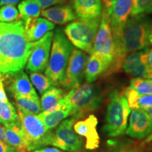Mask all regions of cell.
<instances>
[{
	"label": "cell",
	"instance_id": "6da1fadb",
	"mask_svg": "<svg viewBox=\"0 0 152 152\" xmlns=\"http://www.w3.org/2000/svg\"><path fill=\"white\" fill-rule=\"evenodd\" d=\"M33 47L22 20L0 22V73L11 75L23 70Z\"/></svg>",
	"mask_w": 152,
	"mask_h": 152
},
{
	"label": "cell",
	"instance_id": "7a4b0ae2",
	"mask_svg": "<svg viewBox=\"0 0 152 152\" xmlns=\"http://www.w3.org/2000/svg\"><path fill=\"white\" fill-rule=\"evenodd\" d=\"M151 26V18L146 14L136 15L128 18L120 42L115 48L113 62L104 73L106 75L121 71L123 60L128 54L149 48Z\"/></svg>",
	"mask_w": 152,
	"mask_h": 152
},
{
	"label": "cell",
	"instance_id": "3957f363",
	"mask_svg": "<svg viewBox=\"0 0 152 152\" xmlns=\"http://www.w3.org/2000/svg\"><path fill=\"white\" fill-rule=\"evenodd\" d=\"M74 48L61 28L54 33L51 54L45 69V75L54 85H60L64 79L71 52Z\"/></svg>",
	"mask_w": 152,
	"mask_h": 152
},
{
	"label": "cell",
	"instance_id": "277c9868",
	"mask_svg": "<svg viewBox=\"0 0 152 152\" xmlns=\"http://www.w3.org/2000/svg\"><path fill=\"white\" fill-rule=\"evenodd\" d=\"M65 96L71 104L70 115L75 121L96 111L103 102L101 87L89 83L72 89Z\"/></svg>",
	"mask_w": 152,
	"mask_h": 152
},
{
	"label": "cell",
	"instance_id": "5b68a950",
	"mask_svg": "<svg viewBox=\"0 0 152 152\" xmlns=\"http://www.w3.org/2000/svg\"><path fill=\"white\" fill-rule=\"evenodd\" d=\"M130 113L124 90H115L109 95L106 107L104 131L109 137H115L125 134Z\"/></svg>",
	"mask_w": 152,
	"mask_h": 152
},
{
	"label": "cell",
	"instance_id": "8992f818",
	"mask_svg": "<svg viewBox=\"0 0 152 152\" xmlns=\"http://www.w3.org/2000/svg\"><path fill=\"white\" fill-rule=\"evenodd\" d=\"M18 121L28 143V151L51 145L53 130H48L37 115L18 110Z\"/></svg>",
	"mask_w": 152,
	"mask_h": 152
},
{
	"label": "cell",
	"instance_id": "52a82bcc",
	"mask_svg": "<svg viewBox=\"0 0 152 152\" xmlns=\"http://www.w3.org/2000/svg\"><path fill=\"white\" fill-rule=\"evenodd\" d=\"M100 20L101 17L92 20H75L66 26L64 34L73 46L90 54Z\"/></svg>",
	"mask_w": 152,
	"mask_h": 152
},
{
	"label": "cell",
	"instance_id": "ba28073f",
	"mask_svg": "<svg viewBox=\"0 0 152 152\" xmlns=\"http://www.w3.org/2000/svg\"><path fill=\"white\" fill-rule=\"evenodd\" d=\"M109 17L102 11L99 26L95 36L92 50L89 54L98 55L109 62L111 65L115 50Z\"/></svg>",
	"mask_w": 152,
	"mask_h": 152
},
{
	"label": "cell",
	"instance_id": "9c48e42d",
	"mask_svg": "<svg viewBox=\"0 0 152 152\" xmlns=\"http://www.w3.org/2000/svg\"><path fill=\"white\" fill-rule=\"evenodd\" d=\"M73 118L66 119L53 130L51 145L68 152H79L83 146V140L75 132Z\"/></svg>",
	"mask_w": 152,
	"mask_h": 152
},
{
	"label": "cell",
	"instance_id": "30bf717a",
	"mask_svg": "<svg viewBox=\"0 0 152 152\" xmlns=\"http://www.w3.org/2000/svg\"><path fill=\"white\" fill-rule=\"evenodd\" d=\"M87 58L88 56L85 52L73 48L60 86L67 90H72L82 84L85 76Z\"/></svg>",
	"mask_w": 152,
	"mask_h": 152
},
{
	"label": "cell",
	"instance_id": "8fae6325",
	"mask_svg": "<svg viewBox=\"0 0 152 152\" xmlns=\"http://www.w3.org/2000/svg\"><path fill=\"white\" fill-rule=\"evenodd\" d=\"M54 33L49 31L39 40L33 42L31 54L26 64V69L30 72H42L48 64Z\"/></svg>",
	"mask_w": 152,
	"mask_h": 152
},
{
	"label": "cell",
	"instance_id": "7c38bea8",
	"mask_svg": "<svg viewBox=\"0 0 152 152\" xmlns=\"http://www.w3.org/2000/svg\"><path fill=\"white\" fill-rule=\"evenodd\" d=\"M149 49L130 53L125 56L121 68L134 78L152 80V70L149 64Z\"/></svg>",
	"mask_w": 152,
	"mask_h": 152
},
{
	"label": "cell",
	"instance_id": "4fadbf2b",
	"mask_svg": "<svg viewBox=\"0 0 152 152\" xmlns=\"http://www.w3.org/2000/svg\"><path fill=\"white\" fill-rule=\"evenodd\" d=\"M132 7V0H117L112 9L109 18L115 48L121 40L125 23L130 16Z\"/></svg>",
	"mask_w": 152,
	"mask_h": 152
},
{
	"label": "cell",
	"instance_id": "5bb4252c",
	"mask_svg": "<svg viewBox=\"0 0 152 152\" xmlns=\"http://www.w3.org/2000/svg\"><path fill=\"white\" fill-rule=\"evenodd\" d=\"M125 134L137 140L147 137L152 132V120L144 109H132Z\"/></svg>",
	"mask_w": 152,
	"mask_h": 152
},
{
	"label": "cell",
	"instance_id": "9a60e30c",
	"mask_svg": "<svg viewBox=\"0 0 152 152\" xmlns=\"http://www.w3.org/2000/svg\"><path fill=\"white\" fill-rule=\"evenodd\" d=\"M97 124L98 120L94 114H90L86 118L74 123L75 132L86 140L85 147L87 149L94 150L99 147L100 137L96 130Z\"/></svg>",
	"mask_w": 152,
	"mask_h": 152
},
{
	"label": "cell",
	"instance_id": "2e32d148",
	"mask_svg": "<svg viewBox=\"0 0 152 152\" xmlns=\"http://www.w3.org/2000/svg\"><path fill=\"white\" fill-rule=\"evenodd\" d=\"M7 75L8 90L13 96H21L39 100L31 81L27 74L21 70L16 73Z\"/></svg>",
	"mask_w": 152,
	"mask_h": 152
},
{
	"label": "cell",
	"instance_id": "e0dca14e",
	"mask_svg": "<svg viewBox=\"0 0 152 152\" xmlns=\"http://www.w3.org/2000/svg\"><path fill=\"white\" fill-rule=\"evenodd\" d=\"M71 104L69 100L64 96L54 109L49 111H42L37 114V116L41 120L48 130H53L61 123L71 115Z\"/></svg>",
	"mask_w": 152,
	"mask_h": 152
},
{
	"label": "cell",
	"instance_id": "ac0fdd59",
	"mask_svg": "<svg viewBox=\"0 0 152 152\" xmlns=\"http://www.w3.org/2000/svg\"><path fill=\"white\" fill-rule=\"evenodd\" d=\"M71 7L80 20L99 18L103 11L102 0H69Z\"/></svg>",
	"mask_w": 152,
	"mask_h": 152
},
{
	"label": "cell",
	"instance_id": "d6986e66",
	"mask_svg": "<svg viewBox=\"0 0 152 152\" xmlns=\"http://www.w3.org/2000/svg\"><path fill=\"white\" fill-rule=\"evenodd\" d=\"M41 14L49 21L58 25L66 24L77 18L71 6L65 4L44 9Z\"/></svg>",
	"mask_w": 152,
	"mask_h": 152
},
{
	"label": "cell",
	"instance_id": "ffe728a7",
	"mask_svg": "<svg viewBox=\"0 0 152 152\" xmlns=\"http://www.w3.org/2000/svg\"><path fill=\"white\" fill-rule=\"evenodd\" d=\"M23 23L26 36L30 42L39 40L55 28L54 23L43 18H31Z\"/></svg>",
	"mask_w": 152,
	"mask_h": 152
},
{
	"label": "cell",
	"instance_id": "44dd1931",
	"mask_svg": "<svg viewBox=\"0 0 152 152\" xmlns=\"http://www.w3.org/2000/svg\"><path fill=\"white\" fill-rule=\"evenodd\" d=\"M6 143L16 149L18 152H29L28 143L18 119L15 122L4 125Z\"/></svg>",
	"mask_w": 152,
	"mask_h": 152
},
{
	"label": "cell",
	"instance_id": "7402d4cb",
	"mask_svg": "<svg viewBox=\"0 0 152 152\" xmlns=\"http://www.w3.org/2000/svg\"><path fill=\"white\" fill-rule=\"evenodd\" d=\"M111 64L98 55L90 54L85 66V77L89 83H94L100 75L105 73Z\"/></svg>",
	"mask_w": 152,
	"mask_h": 152
},
{
	"label": "cell",
	"instance_id": "603a6c76",
	"mask_svg": "<svg viewBox=\"0 0 152 152\" xmlns=\"http://www.w3.org/2000/svg\"><path fill=\"white\" fill-rule=\"evenodd\" d=\"M105 152H146L142 142L132 140H109Z\"/></svg>",
	"mask_w": 152,
	"mask_h": 152
},
{
	"label": "cell",
	"instance_id": "cb8c5ba5",
	"mask_svg": "<svg viewBox=\"0 0 152 152\" xmlns=\"http://www.w3.org/2000/svg\"><path fill=\"white\" fill-rule=\"evenodd\" d=\"M124 92L130 109H145L152 106V94H140L129 87Z\"/></svg>",
	"mask_w": 152,
	"mask_h": 152
},
{
	"label": "cell",
	"instance_id": "d4e9b609",
	"mask_svg": "<svg viewBox=\"0 0 152 152\" xmlns=\"http://www.w3.org/2000/svg\"><path fill=\"white\" fill-rule=\"evenodd\" d=\"M65 95L62 89L54 86L49 88L42 95L40 104L42 111H49L54 109Z\"/></svg>",
	"mask_w": 152,
	"mask_h": 152
},
{
	"label": "cell",
	"instance_id": "484cf974",
	"mask_svg": "<svg viewBox=\"0 0 152 152\" xmlns=\"http://www.w3.org/2000/svg\"><path fill=\"white\" fill-rule=\"evenodd\" d=\"M18 110L26 113L37 115L42 112L40 101L21 96H13Z\"/></svg>",
	"mask_w": 152,
	"mask_h": 152
},
{
	"label": "cell",
	"instance_id": "4316f807",
	"mask_svg": "<svg viewBox=\"0 0 152 152\" xmlns=\"http://www.w3.org/2000/svg\"><path fill=\"white\" fill-rule=\"evenodd\" d=\"M19 16L23 22L31 18H38L42 9L36 0H23L18 4Z\"/></svg>",
	"mask_w": 152,
	"mask_h": 152
},
{
	"label": "cell",
	"instance_id": "83f0119b",
	"mask_svg": "<svg viewBox=\"0 0 152 152\" xmlns=\"http://www.w3.org/2000/svg\"><path fill=\"white\" fill-rule=\"evenodd\" d=\"M18 112L11 103L0 101V123L9 125L17 121Z\"/></svg>",
	"mask_w": 152,
	"mask_h": 152
},
{
	"label": "cell",
	"instance_id": "f1b7e54d",
	"mask_svg": "<svg viewBox=\"0 0 152 152\" xmlns=\"http://www.w3.org/2000/svg\"><path fill=\"white\" fill-rule=\"evenodd\" d=\"M30 80L32 84L42 95L54 85L48 77L38 72H30Z\"/></svg>",
	"mask_w": 152,
	"mask_h": 152
},
{
	"label": "cell",
	"instance_id": "f546056e",
	"mask_svg": "<svg viewBox=\"0 0 152 152\" xmlns=\"http://www.w3.org/2000/svg\"><path fill=\"white\" fill-rule=\"evenodd\" d=\"M128 87L140 94H152V80L132 78Z\"/></svg>",
	"mask_w": 152,
	"mask_h": 152
},
{
	"label": "cell",
	"instance_id": "4dcf8cb0",
	"mask_svg": "<svg viewBox=\"0 0 152 152\" xmlns=\"http://www.w3.org/2000/svg\"><path fill=\"white\" fill-rule=\"evenodd\" d=\"M152 13V0H132L130 16Z\"/></svg>",
	"mask_w": 152,
	"mask_h": 152
},
{
	"label": "cell",
	"instance_id": "1f68e13d",
	"mask_svg": "<svg viewBox=\"0 0 152 152\" xmlns=\"http://www.w3.org/2000/svg\"><path fill=\"white\" fill-rule=\"evenodd\" d=\"M18 11L14 5H4L0 8V22H14L18 18Z\"/></svg>",
	"mask_w": 152,
	"mask_h": 152
},
{
	"label": "cell",
	"instance_id": "d6a6232c",
	"mask_svg": "<svg viewBox=\"0 0 152 152\" xmlns=\"http://www.w3.org/2000/svg\"><path fill=\"white\" fill-rule=\"evenodd\" d=\"M42 9H46L51 6L58 4H64L66 2V0H36Z\"/></svg>",
	"mask_w": 152,
	"mask_h": 152
},
{
	"label": "cell",
	"instance_id": "836d02e7",
	"mask_svg": "<svg viewBox=\"0 0 152 152\" xmlns=\"http://www.w3.org/2000/svg\"><path fill=\"white\" fill-rule=\"evenodd\" d=\"M116 1L117 0H102L103 11H104L108 16H110V15H111L112 9H113V5L115 4Z\"/></svg>",
	"mask_w": 152,
	"mask_h": 152
},
{
	"label": "cell",
	"instance_id": "e575fe53",
	"mask_svg": "<svg viewBox=\"0 0 152 152\" xmlns=\"http://www.w3.org/2000/svg\"><path fill=\"white\" fill-rule=\"evenodd\" d=\"M0 152H18L16 149L11 147L6 142L0 141Z\"/></svg>",
	"mask_w": 152,
	"mask_h": 152
},
{
	"label": "cell",
	"instance_id": "d590c367",
	"mask_svg": "<svg viewBox=\"0 0 152 152\" xmlns=\"http://www.w3.org/2000/svg\"><path fill=\"white\" fill-rule=\"evenodd\" d=\"M4 76L0 80V101L4 102H9L8 98H7V94H6L4 88Z\"/></svg>",
	"mask_w": 152,
	"mask_h": 152
},
{
	"label": "cell",
	"instance_id": "8d00e7d4",
	"mask_svg": "<svg viewBox=\"0 0 152 152\" xmlns=\"http://www.w3.org/2000/svg\"><path fill=\"white\" fill-rule=\"evenodd\" d=\"M20 0H0V6L7 5V4H11L14 5L18 3Z\"/></svg>",
	"mask_w": 152,
	"mask_h": 152
},
{
	"label": "cell",
	"instance_id": "74e56055",
	"mask_svg": "<svg viewBox=\"0 0 152 152\" xmlns=\"http://www.w3.org/2000/svg\"><path fill=\"white\" fill-rule=\"evenodd\" d=\"M42 152H63L58 149H56V148H49V147H46L44 148V149H40Z\"/></svg>",
	"mask_w": 152,
	"mask_h": 152
},
{
	"label": "cell",
	"instance_id": "f35d334b",
	"mask_svg": "<svg viewBox=\"0 0 152 152\" xmlns=\"http://www.w3.org/2000/svg\"><path fill=\"white\" fill-rule=\"evenodd\" d=\"M0 141L6 142L5 138V130L4 128L0 126Z\"/></svg>",
	"mask_w": 152,
	"mask_h": 152
},
{
	"label": "cell",
	"instance_id": "ab89813d",
	"mask_svg": "<svg viewBox=\"0 0 152 152\" xmlns=\"http://www.w3.org/2000/svg\"><path fill=\"white\" fill-rule=\"evenodd\" d=\"M152 142V132L151 134H149L147 137H146L145 140L142 142L144 144H151Z\"/></svg>",
	"mask_w": 152,
	"mask_h": 152
},
{
	"label": "cell",
	"instance_id": "60d3db41",
	"mask_svg": "<svg viewBox=\"0 0 152 152\" xmlns=\"http://www.w3.org/2000/svg\"><path fill=\"white\" fill-rule=\"evenodd\" d=\"M148 61H149V64L152 70V49H149V55H148Z\"/></svg>",
	"mask_w": 152,
	"mask_h": 152
},
{
	"label": "cell",
	"instance_id": "b9f144b4",
	"mask_svg": "<svg viewBox=\"0 0 152 152\" xmlns=\"http://www.w3.org/2000/svg\"><path fill=\"white\" fill-rule=\"evenodd\" d=\"M144 110L147 112L148 115H149V117L151 118V119L152 120V106H151V107H149V108H147V109H145Z\"/></svg>",
	"mask_w": 152,
	"mask_h": 152
},
{
	"label": "cell",
	"instance_id": "7bdbcfd3",
	"mask_svg": "<svg viewBox=\"0 0 152 152\" xmlns=\"http://www.w3.org/2000/svg\"><path fill=\"white\" fill-rule=\"evenodd\" d=\"M145 146V149L147 152H152V145H151V147H149V145H147V144H144Z\"/></svg>",
	"mask_w": 152,
	"mask_h": 152
},
{
	"label": "cell",
	"instance_id": "ee69618b",
	"mask_svg": "<svg viewBox=\"0 0 152 152\" xmlns=\"http://www.w3.org/2000/svg\"><path fill=\"white\" fill-rule=\"evenodd\" d=\"M149 39V43L151 44V45H152V26H151V31H150Z\"/></svg>",
	"mask_w": 152,
	"mask_h": 152
},
{
	"label": "cell",
	"instance_id": "f6af8a7d",
	"mask_svg": "<svg viewBox=\"0 0 152 152\" xmlns=\"http://www.w3.org/2000/svg\"><path fill=\"white\" fill-rule=\"evenodd\" d=\"M33 152H42V151L40 149H38V150H35V151H33Z\"/></svg>",
	"mask_w": 152,
	"mask_h": 152
},
{
	"label": "cell",
	"instance_id": "bcb514c9",
	"mask_svg": "<svg viewBox=\"0 0 152 152\" xmlns=\"http://www.w3.org/2000/svg\"><path fill=\"white\" fill-rule=\"evenodd\" d=\"M2 77H3V76H2V74H1V73H0V80H1V78H2Z\"/></svg>",
	"mask_w": 152,
	"mask_h": 152
}]
</instances>
